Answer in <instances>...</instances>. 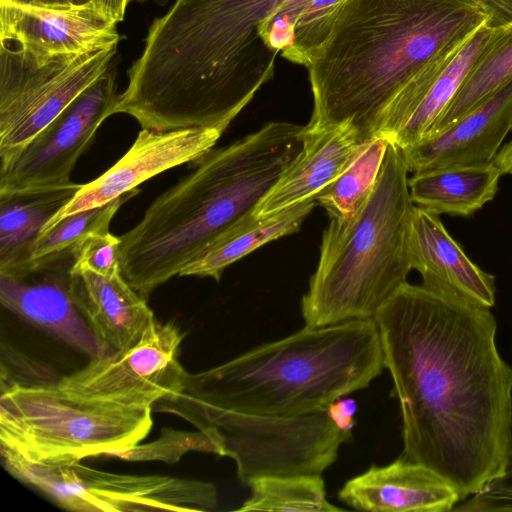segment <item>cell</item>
Listing matches in <instances>:
<instances>
[{
	"label": "cell",
	"instance_id": "6da1fadb",
	"mask_svg": "<svg viewBox=\"0 0 512 512\" xmlns=\"http://www.w3.org/2000/svg\"><path fill=\"white\" fill-rule=\"evenodd\" d=\"M374 320L400 407L401 457L442 476L461 501L476 494L512 446V367L490 308L405 282Z\"/></svg>",
	"mask_w": 512,
	"mask_h": 512
},
{
	"label": "cell",
	"instance_id": "7a4b0ae2",
	"mask_svg": "<svg viewBox=\"0 0 512 512\" xmlns=\"http://www.w3.org/2000/svg\"><path fill=\"white\" fill-rule=\"evenodd\" d=\"M488 16L470 0H341L306 65V131L349 124L363 144L400 130Z\"/></svg>",
	"mask_w": 512,
	"mask_h": 512
},
{
	"label": "cell",
	"instance_id": "3957f363",
	"mask_svg": "<svg viewBox=\"0 0 512 512\" xmlns=\"http://www.w3.org/2000/svg\"><path fill=\"white\" fill-rule=\"evenodd\" d=\"M296 0H175L149 26L114 114L145 129L225 131L274 76L269 30Z\"/></svg>",
	"mask_w": 512,
	"mask_h": 512
},
{
	"label": "cell",
	"instance_id": "277c9868",
	"mask_svg": "<svg viewBox=\"0 0 512 512\" xmlns=\"http://www.w3.org/2000/svg\"><path fill=\"white\" fill-rule=\"evenodd\" d=\"M305 126L271 121L221 148L152 201L119 236L121 274L146 300L225 231L253 214L300 153Z\"/></svg>",
	"mask_w": 512,
	"mask_h": 512
},
{
	"label": "cell",
	"instance_id": "5b68a950",
	"mask_svg": "<svg viewBox=\"0 0 512 512\" xmlns=\"http://www.w3.org/2000/svg\"><path fill=\"white\" fill-rule=\"evenodd\" d=\"M384 368L374 319L305 326L216 367L189 373L184 388L156 402L152 410L208 406L301 417L326 411L335 400L366 388Z\"/></svg>",
	"mask_w": 512,
	"mask_h": 512
},
{
	"label": "cell",
	"instance_id": "8992f818",
	"mask_svg": "<svg viewBox=\"0 0 512 512\" xmlns=\"http://www.w3.org/2000/svg\"><path fill=\"white\" fill-rule=\"evenodd\" d=\"M402 150L388 143L376 185L353 215L330 219L301 300L305 326L374 319L412 269L408 235L414 203Z\"/></svg>",
	"mask_w": 512,
	"mask_h": 512
},
{
	"label": "cell",
	"instance_id": "52a82bcc",
	"mask_svg": "<svg viewBox=\"0 0 512 512\" xmlns=\"http://www.w3.org/2000/svg\"><path fill=\"white\" fill-rule=\"evenodd\" d=\"M152 412L90 399L57 383L2 385L0 453L48 465L107 456L146 438Z\"/></svg>",
	"mask_w": 512,
	"mask_h": 512
},
{
	"label": "cell",
	"instance_id": "ba28073f",
	"mask_svg": "<svg viewBox=\"0 0 512 512\" xmlns=\"http://www.w3.org/2000/svg\"><path fill=\"white\" fill-rule=\"evenodd\" d=\"M173 414L209 434L236 464L237 477L248 485L270 475H321L338 456L352 432L342 431L326 411L301 417H270L208 406H178Z\"/></svg>",
	"mask_w": 512,
	"mask_h": 512
},
{
	"label": "cell",
	"instance_id": "9c48e42d",
	"mask_svg": "<svg viewBox=\"0 0 512 512\" xmlns=\"http://www.w3.org/2000/svg\"><path fill=\"white\" fill-rule=\"evenodd\" d=\"M118 44L75 54L34 55L0 39V167L104 76Z\"/></svg>",
	"mask_w": 512,
	"mask_h": 512
},
{
	"label": "cell",
	"instance_id": "30bf717a",
	"mask_svg": "<svg viewBox=\"0 0 512 512\" xmlns=\"http://www.w3.org/2000/svg\"><path fill=\"white\" fill-rule=\"evenodd\" d=\"M5 469L64 509L77 512L196 511L214 509L217 489L206 481L98 470L81 461L34 464L0 453Z\"/></svg>",
	"mask_w": 512,
	"mask_h": 512
},
{
	"label": "cell",
	"instance_id": "8fae6325",
	"mask_svg": "<svg viewBox=\"0 0 512 512\" xmlns=\"http://www.w3.org/2000/svg\"><path fill=\"white\" fill-rule=\"evenodd\" d=\"M183 337L174 322L155 319L133 346L92 357L84 367L56 383L90 399L152 408L185 386L189 373L179 361Z\"/></svg>",
	"mask_w": 512,
	"mask_h": 512
},
{
	"label": "cell",
	"instance_id": "7c38bea8",
	"mask_svg": "<svg viewBox=\"0 0 512 512\" xmlns=\"http://www.w3.org/2000/svg\"><path fill=\"white\" fill-rule=\"evenodd\" d=\"M114 65L42 129L7 165L0 167V194L67 185L99 126L114 114Z\"/></svg>",
	"mask_w": 512,
	"mask_h": 512
},
{
	"label": "cell",
	"instance_id": "4fadbf2b",
	"mask_svg": "<svg viewBox=\"0 0 512 512\" xmlns=\"http://www.w3.org/2000/svg\"><path fill=\"white\" fill-rule=\"evenodd\" d=\"M77 246L0 272V302L24 321L92 358L104 353L71 292Z\"/></svg>",
	"mask_w": 512,
	"mask_h": 512
},
{
	"label": "cell",
	"instance_id": "5bb4252c",
	"mask_svg": "<svg viewBox=\"0 0 512 512\" xmlns=\"http://www.w3.org/2000/svg\"><path fill=\"white\" fill-rule=\"evenodd\" d=\"M222 134L223 131L217 128L191 127L170 131L142 128L129 150L101 176L82 184L75 196L46 223L42 232L69 215L105 205L171 168L194 164L214 148Z\"/></svg>",
	"mask_w": 512,
	"mask_h": 512
},
{
	"label": "cell",
	"instance_id": "9a60e30c",
	"mask_svg": "<svg viewBox=\"0 0 512 512\" xmlns=\"http://www.w3.org/2000/svg\"><path fill=\"white\" fill-rule=\"evenodd\" d=\"M116 25L95 1L63 6L0 4V39L34 55L83 53L119 44Z\"/></svg>",
	"mask_w": 512,
	"mask_h": 512
},
{
	"label": "cell",
	"instance_id": "2e32d148",
	"mask_svg": "<svg viewBox=\"0 0 512 512\" xmlns=\"http://www.w3.org/2000/svg\"><path fill=\"white\" fill-rule=\"evenodd\" d=\"M512 129V80L443 132L401 149L409 172L493 161Z\"/></svg>",
	"mask_w": 512,
	"mask_h": 512
},
{
	"label": "cell",
	"instance_id": "e0dca14e",
	"mask_svg": "<svg viewBox=\"0 0 512 512\" xmlns=\"http://www.w3.org/2000/svg\"><path fill=\"white\" fill-rule=\"evenodd\" d=\"M408 249L412 269L420 273L424 287L476 305L494 306L495 277L467 257L439 214L414 207Z\"/></svg>",
	"mask_w": 512,
	"mask_h": 512
},
{
	"label": "cell",
	"instance_id": "ac0fdd59",
	"mask_svg": "<svg viewBox=\"0 0 512 512\" xmlns=\"http://www.w3.org/2000/svg\"><path fill=\"white\" fill-rule=\"evenodd\" d=\"M338 496L351 508L370 512H445L461 501L442 476L401 456L349 479Z\"/></svg>",
	"mask_w": 512,
	"mask_h": 512
},
{
	"label": "cell",
	"instance_id": "d6986e66",
	"mask_svg": "<svg viewBox=\"0 0 512 512\" xmlns=\"http://www.w3.org/2000/svg\"><path fill=\"white\" fill-rule=\"evenodd\" d=\"M363 144L349 124L316 131L304 129L300 153L259 202L253 215L267 217L316 200L346 169Z\"/></svg>",
	"mask_w": 512,
	"mask_h": 512
},
{
	"label": "cell",
	"instance_id": "ffe728a7",
	"mask_svg": "<svg viewBox=\"0 0 512 512\" xmlns=\"http://www.w3.org/2000/svg\"><path fill=\"white\" fill-rule=\"evenodd\" d=\"M70 287L78 310L104 354L133 346L155 320L147 300L122 274L107 278L72 268Z\"/></svg>",
	"mask_w": 512,
	"mask_h": 512
},
{
	"label": "cell",
	"instance_id": "44dd1931",
	"mask_svg": "<svg viewBox=\"0 0 512 512\" xmlns=\"http://www.w3.org/2000/svg\"><path fill=\"white\" fill-rule=\"evenodd\" d=\"M501 172L493 161L416 172L408 179L413 203L437 214L469 216L491 201Z\"/></svg>",
	"mask_w": 512,
	"mask_h": 512
},
{
	"label": "cell",
	"instance_id": "7402d4cb",
	"mask_svg": "<svg viewBox=\"0 0 512 512\" xmlns=\"http://www.w3.org/2000/svg\"><path fill=\"white\" fill-rule=\"evenodd\" d=\"M82 184L0 194V272L31 259L46 223L64 207Z\"/></svg>",
	"mask_w": 512,
	"mask_h": 512
},
{
	"label": "cell",
	"instance_id": "603a6c76",
	"mask_svg": "<svg viewBox=\"0 0 512 512\" xmlns=\"http://www.w3.org/2000/svg\"><path fill=\"white\" fill-rule=\"evenodd\" d=\"M317 201L309 200L267 217L253 214L216 238L180 272L179 276L211 277L219 281L224 270L271 241L297 232Z\"/></svg>",
	"mask_w": 512,
	"mask_h": 512
},
{
	"label": "cell",
	"instance_id": "cb8c5ba5",
	"mask_svg": "<svg viewBox=\"0 0 512 512\" xmlns=\"http://www.w3.org/2000/svg\"><path fill=\"white\" fill-rule=\"evenodd\" d=\"M501 33L502 27H490L487 23L478 28L466 40L413 115L390 142L403 149L424 139L450 104L471 69Z\"/></svg>",
	"mask_w": 512,
	"mask_h": 512
},
{
	"label": "cell",
	"instance_id": "d4e9b609",
	"mask_svg": "<svg viewBox=\"0 0 512 512\" xmlns=\"http://www.w3.org/2000/svg\"><path fill=\"white\" fill-rule=\"evenodd\" d=\"M511 80L512 22L502 27L501 35L471 69L424 139L446 130Z\"/></svg>",
	"mask_w": 512,
	"mask_h": 512
},
{
	"label": "cell",
	"instance_id": "484cf974",
	"mask_svg": "<svg viewBox=\"0 0 512 512\" xmlns=\"http://www.w3.org/2000/svg\"><path fill=\"white\" fill-rule=\"evenodd\" d=\"M389 141L376 136L364 143L346 169L317 197L330 219L347 218L357 212L378 180Z\"/></svg>",
	"mask_w": 512,
	"mask_h": 512
},
{
	"label": "cell",
	"instance_id": "4316f807",
	"mask_svg": "<svg viewBox=\"0 0 512 512\" xmlns=\"http://www.w3.org/2000/svg\"><path fill=\"white\" fill-rule=\"evenodd\" d=\"M250 497L237 511L334 512L343 509L326 498L321 475H270L248 483Z\"/></svg>",
	"mask_w": 512,
	"mask_h": 512
},
{
	"label": "cell",
	"instance_id": "83f0119b",
	"mask_svg": "<svg viewBox=\"0 0 512 512\" xmlns=\"http://www.w3.org/2000/svg\"><path fill=\"white\" fill-rule=\"evenodd\" d=\"M139 192L137 188L105 205L76 212L63 218L39 235L34 243L31 259L74 246L92 234L109 232L111 220L119 208Z\"/></svg>",
	"mask_w": 512,
	"mask_h": 512
},
{
	"label": "cell",
	"instance_id": "f1b7e54d",
	"mask_svg": "<svg viewBox=\"0 0 512 512\" xmlns=\"http://www.w3.org/2000/svg\"><path fill=\"white\" fill-rule=\"evenodd\" d=\"M191 451L221 455L218 444L202 430L188 432L164 427L160 437L154 441L144 444L140 442L107 456L126 461H162L175 464L183 455Z\"/></svg>",
	"mask_w": 512,
	"mask_h": 512
},
{
	"label": "cell",
	"instance_id": "f546056e",
	"mask_svg": "<svg viewBox=\"0 0 512 512\" xmlns=\"http://www.w3.org/2000/svg\"><path fill=\"white\" fill-rule=\"evenodd\" d=\"M73 270H89L107 278L121 274L120 238L110 232L86 237L78 243Z\"/></svg>",
	"mask_w": 512,
	"mask_h": 512
},
{
	"label": "cell",
	"instance_id": "4dcf8cb0",
	"mask_svg": "<svg viewBox=\"0 0 512 512\" xmlns=\"http://www.w3.org/2000/svg\"><path fill=\"white\" fill-rule=\"evenodd\" d=\"M454 511L512 512V446L508 452L501 475L476 494L460 501Z\"/></svg>",
	"mask_w": 512,
	"mask_h": 512
},
{
	"label": "cell",
	"instance_id": "1f68e13d",
	"mask_svg": "<svg viewBox=\"0 0 512 512\" xmlns=\"http://www.w3.org/2000/svg\"><path fill=\"white\" fill-rule=\"evenodd\" d=\"M357 411L356 401L352 398H339L332 402L326 412L334 425L342 431L352 432L356 426L354 415Z\"/></svg>",
	"mask_w": 512,
	"mask_h": 512
},
{
	"label": "cell",
	"instance_id": "d6a6232c",
	"mask_svg": "<svg viewBox=\"0 0 512 512\" xmlns=\"http://www.w3.org/2000/svg\"><path fill=\"white\" fill-rule=\"evenodd\" d=\"M488 16L487 25L503 27L512 22V0H470Z\"/></svg>",
	"mask_w": 512,
	"mask_h": 512
},
{
	"label": "cell",
	"instance_id": "836d02e7",
	"mask_svg": "<svg viewBox=\"0 0 512 512\" xmlns=\"http://www.w3.org/2000/svg\"><path fill=\"white\" fill-rule=\"evenodd\" d=\"M117 23L124 19L128 5L134 0H94Z\"/></svg>",
	"mask_w": 512,
	"mask_h": 512
},
{
	"label": "cell",
	"instance_id": "e575fe53",
	"mask_svg": "<svg viewBox=\"0 0 512 512\" xmlns=\"http://www.w3.org/2000/svg\"><path fill=\"white\" fill-rule=\"evenodd\" d=\"M493 162L501 174H512V140L504 144L496 154Z\"/></svg>",
	"mask_w": 512,
	"mask_h": 512
},
{
	"label": "cell",
	"instance_id": "d590c367",
	"mask_svg": "<svg viewBox=\"0 0 512 512\" xmlns=\"http://www.w3.org/2000/svg\"><path fill=\"white\" fill-rule=\"evenodd\" d=\"M4 3L35 6H63L60 4V0H0V4Z\"/></svg>",
	"mask_w": 512,
	"mask_h": 512
},
{
	"label": "cell",
	"instance_id": "8d00e7d4",
	"mask_svg": "<svg viewBox=\"0 0 512 512\" xmlns=\"http://www.w3.org/2000/svg\"><path fill=\"white\" fill-rule=\"evenodd\" d=\"M94 0H60L61 5H84Z\"/></svg>",
	"mask_w": 512,
	"mask_h": 512
},
{
	"label": "cell",
	"instance_id": "74e56055",
	"mask_svg": "<svg viewBox=\"0 0 512 512\" xmlns=\"http://www.w3.org/2000/svg\"><path fill=\"white\" fill-rule=\"evenodd\" d=\"M134 1L139 2V3H144V2L152 1V2H155L158 5H165L168 2V0H134Z\"/></svg>",
	"mask_w": 512,
	"mask_h": 512
}]
</instances>
